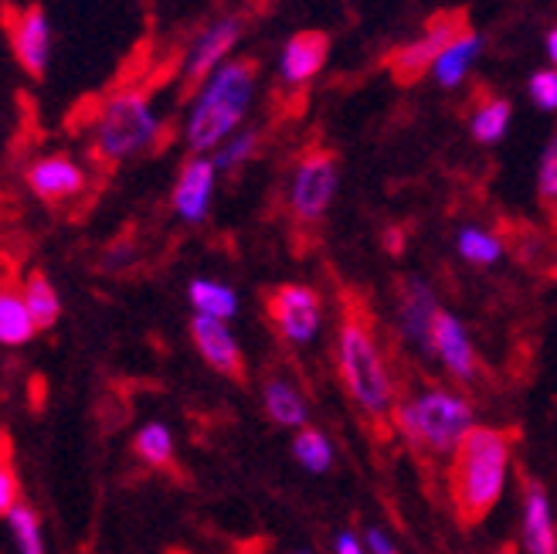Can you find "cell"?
Here are the masks:
<instances>
[{"label":"cell","instance_id":"cb8c5ba5","mask_svg":"<svg viewBox=\"0 0 557 554\" xmlns=\"http://www.w3.org/2000/svg\"><path fill=\"white\" fill-rule=\"evenodd\" d=\"M190 303L198 313H208V317H218L225 320L238 310V299L228 286H218V283H208V280H198L190 283Z\"/></svg>","mask_w":557,"mask_h":554},{"label":"cell","instance_id":"ffe728a7","mask_svg":"<svg viewBox=\"0 0 557 554\" xmlns=\"http://www.w3.org/2000/svg\"><path fill=\"white\" fill-rule=\"evenodd\" d=\"M265 411L272 415V422L278 426H302L306 422V405L299 398L296 387L286 378L265 381Z\"/></svg>","mask_w":557,"mask_h":554},{"label":"cell","instance_id":"30bf717a","mask_svg":"<svg viewBox=\"0 0 557 554\" xmlns=\"http://www.w3.org/2000/svg\"><path fill=\"white\" fill-rule=\"evenodd\" d=\"M190 337H194V347H198L201 357L208 361V368H214L218 374H225V378H232L238 384L248 381L242 347L235 344V337L228 334V327L221 323L218 317H208V313L194 317L190 320Z\"/></svg>","mask_w":557,"mask_h":554},{"label":"cell","instance_id":"603a6c76","mask_svg":"<svg viewBox=\"0 0 557 554\" xmlns=\"http://www.w3.org/2000/svg\"><path fill=\"white\" fill-rule=\"evenodd\" d=\"M507 126H510V102H507V99H486V102L476 109V116H472V123H469L472 136H476L480 144H496V140H504Z\"/></svg>","mask_w":557,"mask_h":554},{"label":"cell","instance_id":"8992f818","mask_svg":"<svg viewBox=\"0 0 557 554\" xmlns=\"http://www.w3.org/2000/svg\"><path fill=\"white\" fill-rule=\"evenodd\" d=\"M469 32V21L462 11H438L435 17H429L425 24V35L411 41V45H401L392 59H387V69H392L395 82H401V86H411V82H418L425 72L435 69L438 54L449 48L456 38H462Z\"/></svg>","mask_w":557,"mask_h":554},{"label":"cell","instance_id":"ba28073f","mask_svg":"<svg viewBox=\"0 0 557 554\" xmlns=\"http://www.w3.org/2000/svg\"><path fill=\"white\" fill-rule=\"evenodd\" d=\"M8 41H11L17 65L32 78H41L48 69V51H51L48 17H45L41 4L8 11Z\"/></svg>","mask_w":557,"mask_h":554},{"label":"cell","instance_id":"83f0119b","mask_svg":"<svg viewBox=\"0 0 557 554\" xmlns=\"http://www.w3.org/2000/svg\"><path fill=\"white\" fill-rule=\"evenodd\" d=\"M537 194L544 205H557V136L547 144L537 171Z\"/></svg>","mask_w":557,"mask_h":554},{"label":"cell","instance_id":"52a82bcc","mask_svg":"<svg viewBox=\"0 0 557 554\" xmlns=\"http://www.w3.org/2000/svg\"><path fill=\"white\" fill-rule=\"evenodd\" d=\"M265 313L275 327V334L289 344H310L323 320V303L310 286L283 283L265 290Z\"/></svg>","mask_w":557,"mask_h":554},{"label":"cell","instance_id":"e0dca14e","mask_svg":"<svg viewBox=\"0 0 557 554\" xmlns=\"http://www.w3.org/2000/svg\"><path fill=\"white\" fill-rule=\"evenodd\" d=\"M35 334H38V320L32 313V303H27L24 290H17L8 280L4 293H0V341L8 347H21Z\"/></svg>","mask_w":557,"mask_h":554},{"label":"cell","instance_id":"3957f363","mask_svg":"<svg viewBox=\"0 0 557 554\" xmlns=\"http://www.w3.org/2000/svg\"><path fill=\"white\" fill-rule=\"evenodd\" d=\"M395 429L425 456H453L459 439L472 429L469 398L442 387H425L395 408Z\"/></svg>","mask_w":557,"mask_h":554},{"label":"cell","instance_id":"9a60e30c","mask_svg":"<svg viewBox=\"0 0 557 554\" xmlns=\"http://www.w3.org/2000/svg\"><path fill=\"white\" fill-rule=\"evenodd\" d=\"M242 116H245V109H235V106L198 102L190 113V123H187V147L194 153H205V150L218 147L232 130H238Z\"/></svg>","mask_w":557,"mask_h":554},{"label":"cell","instance_id":"836d02e7","mask_svg":"<svg viewBox=\"0 0 557 554\" xmlns=\"http://www.w3.org/2000/svg\"><path fill=\"white\" fill-rule=\"evenodd\" d=\"M547 51H550V59H554V69H557V27L547 35Z\"/></svg>","mask_w":557,"mask_h":554},{"label":"cell","instance_id":"f546056e","mask_svg":"<svg viewBox=\"0 0 557 554\" xmlns=\"http://www.w3.org/2000/svg\"><path fill=\"white\" fill-rule=\"evenodd\" d=\"M256 147H259V136H256V133L238 136L235 144H228V150H221V153H218V168H238V163H245L248 157L256 153Z\"/></svg>","mask_w":557,"mask_h":554},{"label":"cell","instance_id":"4dcf8cb0","mask_svg":"<svg viewBox=\"0 0 557 554\" xmlns=\"http://www.w3.org/2000/svg\"><path fill=\"white\" fill-rule=\"evenodd\" d=\"M17 501H21V483L11 459H4V466H0V514H8Z\"/></svg>","mask_w":557,"mask_h":554},{"label":"cell","instance_id":"d6a6232c","mask_svg":"<svg viewBox=\"0 0 557 554\" xmlns=\"http://www.w3.org/2000/svg\"><path fill=\"white\" fill-rule=\"evenodd\" d=\"M337 551H341V554H357V551H364V544H360L354 534H341V538H337Z\"/></svg>","mask_w":557,"mask_h":554},{"label":"cell","instance_id":"44dd1931","mask_svg":"<svg viewBox=\"0 0 557 554\" xmlns=\"http://www.w3.org/2000/svg\"><path fill=\"white\" fill-rule=\"evenodd\" d=\"M24 296H27V303H32V313L38 320V330H48V327L59 323L62 299H59V293H54V286L48 283V275L41 269H35L32 275H27Z\"/></svg>","mask_w":557,"mask_h":554},{"label":"cell","instance_id":"4fadbf2b","mask_svg":"<svg viewBox=\"0 0 557 554\" xmlns=\"http://www.w3.org/2000/svg\"><path fill=\"white\" fill-rule=\"evenodd\" d=\"M214 168L218 163L205 157H190L184 160L181 177L174 184V208L184 221H201L208 214L211 201V187H214Z\"/></svg>","mask_w":557,"mask_h":554},{"label":"cell","instance_id":"d4e9b609","mask_svg":"<svg viewBox=\"0 0 557 554\" xmlns=\"http://www.w3.org/2000/svg\"><path fill=\"white\" fill-rule=\"evenodd\" d=\"M4 517L11 524V534H14L17 551H24V554H41L45 551V544H41V520H38L35 507H27L24 501H17Z\"/></svg>","mask_w":557,"mask_h":554},{"label":"cell","instance_id":"5bb4252c","mask_svg":"<svg viewBox=\"0 0 557 554\" xmlns=\"http://www.w3.org/2000/svg\"><path fill=\"white\" fill-rule=\"evenodd\" d=\"M330 54V38L323 32H296L286 48H283V78L286 86H302V82H310Z\"/></svg>","mask_w":557,"mask_h":554},{"label":"cell","instance_id":"f1b7e54d","mask_svg":"<svg viewBox=\"0 0 557 554\" xmlns=\"http://www.w3.org/2000/svg\"><path fill=\"white\" fill-rule=\"evenodd\" d=\"M531 99L537 109L557 113V69H544L531 75Z\"/></svg>","mask_w":557,"mask_h":554},{"label":"cell","instance_id":"7c38bea8","mask_svg":"<svg viewBox=\"0 0 557 554\" xmlns=\"http://www.w3.org/2000/svg\"><path fill=\"white\" fill-rule=\"evenodd\" d=\"M429 347L453 378H459V381L476 378V368H480L476 365V350H472L462 323L453 313H445V310L435 313L432 330H429Z\"/></svg>","mask_w":557,"mask_h":554},{"label":"cell","instance_id":"8fae6325","mask_svg":"<svg viewBox=\"0 0 557 554\" xmlns=\"http://www.w3.org/2000/svg\"><path fill=\"white\" fill-rule=\"evenodd\" d=\"M27 187L32 194L45 205H65L69 198L86 190V174L75 160H69L65 153H54V157H41L27 168Z\"/></svg>","mask_w":557,"mask_h":554},{"label":"cell","instance_id":"5b68a950","mask_svg":"<svg viewBox=\"0 0 557 554\" xmlns=\"http://www.w3.org/2000/svg\"><path fill=\"white\" fill-rule=\"evenodd\" d=\"M333 194H337V153L326 147H310L293 171L289 184V211L299 225H317L323 221Z\"/></svg>","mask_w":557,"mask_h":554},{"label":"cell","instance_id":"9c48e42d","mask_svg":"<svg viewBox=\"0 0 557 554\" xmlns=\"http://www.w3.org/2000/svg\"><path fill=\"white\" fill-rule=\"evenodd\" d=\"M238 35H242V17H225V21H218L214 27H208V32L201 35L198 48H194V51H190V59H187L184 86H181V99H184V102H187L194 93H201V89L208 86V78L218 72V62L232 51V45L238 41Z\"/></svg>","mask_w":557,"mask_h":554},{"label":"cell","instance_id":"484cf974","mask_svg":"<svg viewBox=\"0 0 557 554\" xmlns=\"http://www.w3.org/2000/svg\"><path fill=\"white\" fill-rule=\"evenodd\" d=\"M293 456L299 459V466H306L310 473H323L330 466L333 453H330V442L323 439V432L317 429H302L296 439H293Z\"/></svg>","mask_w":557,"mask_h":554},{"label":"cell","instance_id":"6da1fadb","mask_svg":"<svg viewBox=\"0 0 557 554\" xmlns=\"http://www.w3.org/2000/svg\"><path fill=\"white\" fill-rule=\"evenodd\" d=\"M337 374L360 415H368L371 422L395 419L398 387L377 341V323L360 299L344 303L337 330Z\"/></svg>","mask_w":557,"mask_h":554},{"label":"cell","instance_id":"1f68e13d","mask_svg":"<svg viewBox=\"0 0 557 554\" xmlns=\"http://www.w3.org/2000/svg\"><path fill=\"white\" fill-rule=\"evenodd\" d=\"M368 544H371V551H377V554H387V551H395L392 547V541H387L384 534H377V531H368V538H364Z\"/></svg>","mask_w":557,"mask_h":554},{"label":"cell","instance_id":"7a4b0ae2","mask_svg":"<svg viewBox=\"0 0 557 554\" xmlns=\"http://www.w3.org/2000/svg\"><path fill=\"white\" fill-rule=\"evenodd\" d=\"M510 453L513 439L504 429L472 426L459 439V446L449 456L445 487H449V504L462 528H476L499 504V496L507 490Z\"/></svg>","mask_w":557,"mask_h":554},{"label":"cell","instance_id":"7402d4cb","mask_svg":"<svg viewBox=\"0 0 557 554\" xmlns=\"http://www.w3.org/2000/svg\"><path fill=\"white\" fill-rule=\"evenodd\" d=\"M136 456L153 469H174V439L160 422H150L136 432Z\"/></svg>","mask_w":557,"mask_h":554},{"label":"cell","instance_id":"ac0fdd59","mask_svg":"<svg viewBox=\"0 0 557 554\" xmlns=\"http://www.w3.org/2000/svg\"><path fill=\"white\" fill-rule=\"evenodd\" d=\"M398 317H401V327L405 334L429 344V330H432V320L438 313L435 307V296L425 283H401V293H398Z\"/></svg>","mask_w":557,"mask_h":554},{"label":"cell","instance_id":"2e32d148","mask_svg":"<svg viewBox=\"0 0 557 554\" xmlns=\"http://www.w3.org/2000/svg\"><path fill=\"white\" fill-rule=\"evenodd\" d=\"M523 547L534 554H554L557 551V534H554V517L550 504L541 483H527L523 496Z\"/></svg>","mask_w":557,"mask_h":554},{"label":"cell","instance_id":"d6986e66","mask_svg":"<svg viewBox=\"0 0 557 554\" xmlns=\"http://www.w3.org/2000/svg\"><path fill=\"white\" fill-rule=\"evenodd\" d=\"M480 48H483V41L472 35V27L462 35V38H456L449 48H445L442 54H438V62H435V78H438V86H445V89H453V86H459L462 82V75H466V69H469V62L476 59L480 54Z\"/></svg>","mask_w":557,"mask_h":554},{"label":"cell","instance_id":"e575fe53","mask_svg":"<svg viewBox=\"0 0 557 554\" xmlns=\"http://www.w3.org/2000/svg\"><path fill=\"white\" fill-rule=\"evenodd\" d=\"M256 4H272V0H256Z\"/></svg>","mask_w":557,"mask_h":554},{"label":"cell","instance_id":"277c9868","mask_svg":"<svg viewBox=\"0 0 557 554\" xmlns=\"http://www.w3.org/2000/svg\"><path fill=\"white\" fill-rule=\"evenodd\" d=\"M153 136V113L147 86H133L116 93L102 106L96 120V136H92V157L99 163H120L123 157L136 153Z\"/></svg>","mask_w":557,"mask_h":554},{"label":"cell","instance_id":"4316f807","mask_svg":"<svg viewBox=\"0 0 557 554\" xmlns=\"http://www.w3.org/2000/svg\"><path fill=\"white\" fill-rule=\"evenodd\" d=\"M459 253L476 266H493L499 259V253H504V245H499V238H493L480 229H466L459 235Z\"/></svg>","mask_w":557,"mask_h":554}]
</instances>
